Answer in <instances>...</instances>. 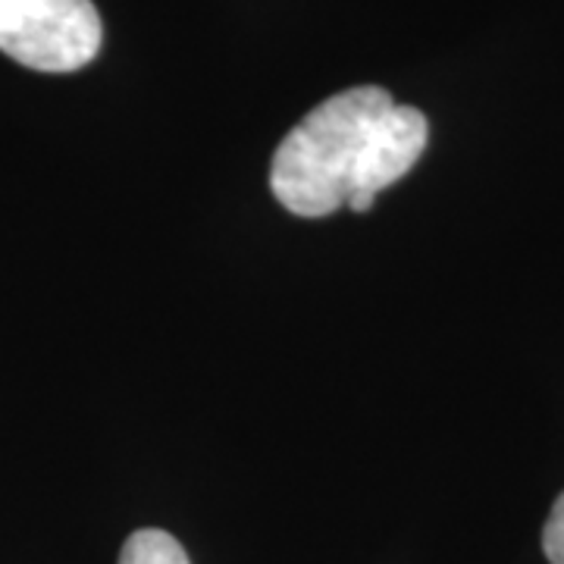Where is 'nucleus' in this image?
Segmentation results:
<instances>
[{
    "label": "nucleus",
    "instance_id": "1",
    "mask_svg": "<svg viewBox=\"0 0 564 564\" xmlns=\"http://www.w3.org/2000/svg\"><path fill=\"white\" fill-rule=\"evenodd\" d=\"M380 85H358L314 107L276 148L270 188L299 217H326L345 207L370 129L392 107Z\"/></svg>",
    "mask_w": 564,
    "mask_h": 564
},
{
    "label": "nucleus",
    "instance_id": "2",
    "mask_svg": "<svg viewBox=\"0 0 564 564\" xmlns=\"http://www.w3.org/2000/svg\"><path fill=\"white\" fill-rule=\"evenodd\" d=\"M91 0H0V51L39 73H76L101 51Z\"/></svg>",
    "mask_w": 564,
    "mask_h": 564
},
{
    "label": "nucleus",
    "instance_id": "3",
    "mask_svg": "<svg viewBox=\"0 0 564 564\" xmlns=\"http://www.w3.org/2000/svg\"><path fill=\"white\" fill-rule=\"evenodd\" d=\"M426 139H430V122L421 110L392 104L364 141L345 207H351L355 214H367L383 188L402 180L421 161Z\"/></svg>",
    "mask_w": 564,
    "mask_h": 564
},
{
    "label": "nucleus",
    "instance_id": "4",
    "mask_svg": "<svg viewBox=\"0 0 564 564\" xmlns=\"http://www.w3.org/2000/svg\"><path fill=\"white\" fill-rule=\"evenodd\" d=\"M120 564H192L176 536L166 530H135L120 552Z\"/></svg>",
    "mask_w": 564,
    "mask_h": 564
},
{
    "label": "nucleus",
    "instance_id": "5",
    "mask_svg": "<svg viewBox=\"0 0 564 564\" xmlns=\"http://www.w3.org/2000/svg\"><path fill=\"white\" fill-rule=\"evenodd\" d=\"M543 552L552 564H564V492L555 499L543 527Z\"/></svg>",
    "mask_w": 564,
    "mask_h": 564
}]
</instances>
